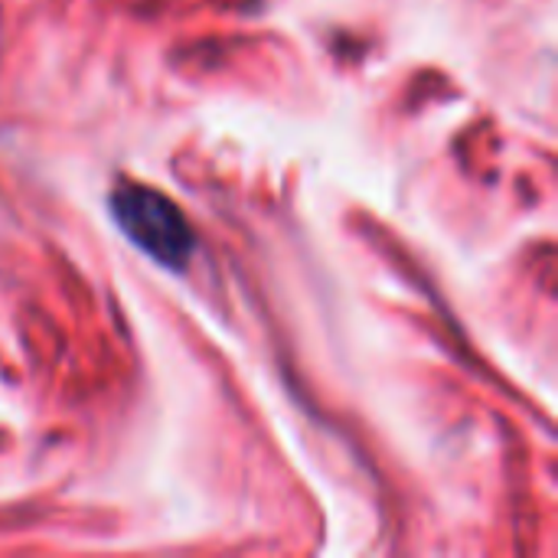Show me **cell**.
Here are the masks:
<instances>
[{
	"label": "cell",
	"instance_id": "cell-1",
	"mask_svg": "<svg viewBox=\"0 0 558 558\" xmlns=\"http://www.w3.org/2000/svg\"><path fill=\"white\" fill-rule=\"evenodd\" d=\"M111 216L118 229L157 265L183 271L196 239L183 209L154 186H121L111 193Z\"/></svg>",
	"mask_w": 558,
	"mask_h": 558
}]
</instances>
